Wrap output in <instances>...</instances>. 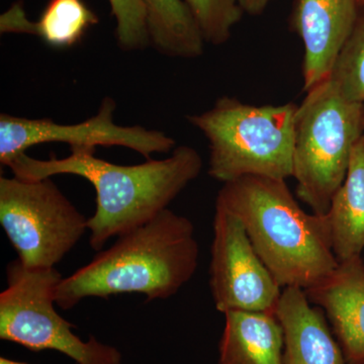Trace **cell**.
Returning <instances> with one entry per match:
<instances>
[{"instance_id": "1", "label": "cell", "mask_w": 364, "mask_h": 364, "mask_svg": "<svg viewBox=\"0 0 364 364\" xmlns=\"http://www.w3.org/2000/svg\"><path fill=\"white\" fill-rule=\"evenodd\" d=\"M95 151L71 150L66 158L51 155L41 160L26 153L7 163L18 178H52L60 174L82 177L97 193V210L88 219L90 244L102 250L109 239L147 224L168 208L191 181L200 176L203 158L195 148L182 145L165 159L136 165H119L95 157Z\"/></svg>"}, {"instance_id": "2", "label": "cell", "mask_w": 364, "mask_h": 364, "mask_svg": "<svg viewBox=\"0 0 364 364\" xmlns=\"http://www.w3.org/2000/svg\"><path fill=\"white\" fill-rule=\"evenodd\" d=\"M198 259L195 225L166 208L63 277L56 305L70 310L82 299L123 294H144L148 301L167 299L193 279Z\"/></svg>"}, {"instance_id": "3", "label": "cell", "mask_w": 364, "mask_h": 364, "mask_svg": "<svg viewBox=\"0 0 364 364\" xmlns=\"http://www.w3.org/2000/svg\"><path fill=\"white\" fill-rule=\"evenodd\" d=\"M217 205L241 220L256 252L282 287L310 289L338 267L324 215L299 207L284 179L226 182Z\"/></svg>"}, {"instance_id": "4", "label": "cell", "mask_w": 364, "mask_h": 364, "mask_svg": "<svg viewBox=\"0 0 364 364\" xmlns=\"http://www.w3.org/2000/svg\"><path fill=\"white\" fill-rule=\"evenodd\" d=\"M298 105H253L222 97L212 109L189 116L208 141L210 176L223 183L249 176L293 177Z\"/></svg>"}, {"instance_id": "5", "label": "cell", "mask_w": 364, "mask_h": 364, "mask_svg": "<svg viewBox=\"0 0 364 364\" xmlns=\"http://www.w3.org/2000/svg\"><path fill=\"white\" fill-rule=\"evenodd\" d=\"M306 93L294 123L293 177L299 200L324 215L364 134V104L345 100L329 78Z\"/></svg>"}, {"instance_id": "6", "label": "cell", "mask_w": 364, "mask_h": 364, "mask_svg": "<svg viewBox=\"0 0 364 364\" xmlns=\"http://www.w3.org/2000/svg\"><path fill=\"white\" fill-rule=\"evenodd\" d=\"M6 275L7 287L0 294V339L32 351L61 352L77 364H122L119 349L93 336L83 341L57 312L56 289L63 277L56 268L33 269L16 259Z\"/></svg>"}, {"instance_id": "7", "label": "cell", "mask_w": 364, "mask_h": 364, "mask_svg": "<svg viewBox=\"0 0 364 364\" xmlns=\"http://www.w3.org/2000/svg\"><path fill=\"white\" fill-rule=\"evenodd\" d=\"M0 224L18 260L33 269L55 268L88 230L51 178L0 177Z\"/></svg>"}, {"instance_id": "8", "label": "cell", "mask_w": 364, "mask_h": 364, "mask_svg": "<svg viewBox=\"0 0 364 364\" xmlns=\"http://www.w3.org/2000/svg\"><path fill=\"white\" fill-rule=\"evenodd\" d=\"M116 109V102L112 97H105L95 116L75 124L1 114L0 163L6 166L14 157L33 146L46 143L67 144L71 150L95 151L98 146H119L136 151L147 160L152 159L155 153H169L176 149V141L164 132L114 124Z\"/></svg>"}, {"instance_id": "9", "label": "cell", "mask_w": 364, "mask_h": 364, "mask_svg": "<svg viewBox=\"0 0 364 364\" xmlns=\"http://www.w3.org/2000/svg\"><path fill=\"white\" fill-rule=\"evenodd\" d=\"M210 286L215 309L277 313L282 289L251 243L243 223L215 203Z\"/></svg>"}, {"instance_id": "10", "label": "cell", "mask_w": 364, "mask_h": 364, "mask_svg": "<svg viewBox=\"0 0 364 364\" xmlns=\"http://www.w3.org/2000/svg\"><path fill=\"white\" fill-rule=\"evenodd\" d=\"M360 9L358 0H294L289 25L303 41L305 92L331 75Z\"/></svg>"}, {"instance_id": "11", "label": "cell", "mask_w": 364, "mask_h": 364, "mask_svg": "<svg viewBox=\"0 0 364 364\" xmlns=\"http://www.w3.org/2000/svg\"><path fill=\"white\" fill-rule=\"evenodd\" d=\"M309 301L324 311L348 364H364V258L340 262L306 289Z\"/></svg>"}, {"instance_id": "12", "label": "cell", "mask_w": 364, "mask_h": 364, "mask_svg": "<svg viewBox=\"0 0 364 364\" xmlns=\"http://www.w3.org/2000/svg\"><path fill=\"white\" fill-rule=\"evenodd\" d=\"M277 316L284 332V364H348L324 311L304 289L284 287Z\"/></svg>"}, {"instance_id": "13", "label": "cell", "mask_w": 364, "mask_h": 364, "mask_svg": "<svg viewBox=\"0 0 364 364\" xmlns=\"http://www.w3.org/2000/svg\"><path fill=\"white\" fill-rule=\"evenodd\" d=\"M219 364H284V332L277 313L229 311Z\"/></svg>"}, {"instance_id": "14", "label": "cell", "mask_w": 364, "mask_h": 364, "mask_svg": "<svg viewBox=\"0 0 364 364\" xmlns=\"http://www.w3.org/2000/svg\"><path fill=\"white\" fill-rule=\"evenodd\" d=\"M338 262L364 254V134L352 150L348 171L324 215Z\"/></svg>"}, {"instance_id": "15", "label": "cell", "mask_w": 364, "mask_h": 364, "mask_svg": "<svg viewBox=\"0 0 364 364\" xmlns=\"http://www.w3.org/2000/svg\"><path fill=\"white\" fill-rule=\"evenodd\" d=\"M150 44L171 58L202 56L205 40L184 0H142Z\"/></svg>"}, {"instance_id": "16", "label": "cell", "mask_w": 364, "mask_h": 364, "mask_svg": "<svg viewBox=\"0 0 364 364\" xmlns=\"http://www.w3.org/2000/svg\"><path fill=\"white\" fill-rule=\"evenodd\" d=\"M98 18L83 0H50L38 21H28L26 33L51 47L63 49L77 44Z\"/></svg>"}, {"instance_id": "17", "label": "cell", "mask_w": 364, "mask_h": 364, "mask_svg": "<svg viewBox=\"0 0 364 364\" xmlns=\"http://www.w3.org/2000/svg\"><path fill=\"white\" fill-rule=\"evenodd\" d=\"M329 79L345 100L364 104V6Z\"/></svg>"}, {"instance_id": "18", "label": "cell", "mask_w": 364, "mask_h": 364, "mask_svg": "<svg viewBox=\"0 0 364 364\" xmlns=\"http://www.w3.org/2000/svg\"><path fill=\"white\" fill-rule=\"evenodd\" d=\"M200 28L205 43L221 46L240 23L244 11L237 0H184Z\"/></svg>"}, {"instance_id": "19", "label": "cell", "mask_w": 364, "mask_h": 364, "mask_svg": "<svg viewBox=\"0 0 364 364\" xmlns=\"http://www.w3.org/2000/svg\"><path fill=\"white\" fill-rule=\"evenodd\" d=\"M116 18L117 45L127 52L139 51L150 45L147 16L142 0H109Z\"/></svg>"}, {"instance_id": "20", "label": "cell", "mask_w": 364, "mask_h": 364, "mask_svg": "<svg viewBox=\"0 0 364 364\" xmlns=\"http://www.w3.org/2000/svg\"><path fill=\"white\" fill-rule=\"evenodd\" d=\"M237 1H238L241 9H243L244 14L256 16L264 13L268 4L272 0H237Z\"/></svg>"}, {"instance_id": "21", "label": "cell", "mask_w": 364, "mask_h": 364, "mask_svg": "<svg viewBox=\"0 0 364 364\" xmlns=\"http://www.w3.org/2000/svg\"><path fill=\"white\" fill-rule=\"evenodd\" d=\"M0 364H28V363H20V361L11 360V359L1 358H0Z\"/></svg>"}, {"instance_id": "22", "label": "cell", "mask_w": 364, "mask_h": 364, "mask_svg": "<svg viewBox=\"0 0 364 364\" xmlns=\"http://www.w3.org/2000/svg\"><path fill=\"white\" fill-rule=\"evenodd\" d=\"M358 4L360 6H364V0H358Z\"/></svg>"}, {"instance_id": "23", "label": "cell", "mask_w": 364, "mask_h": 364, "mask_svg": "<svg viewBox=\"0 0 364 364\" xmlns=\"http://www.w3.org/2000/svg\"><path fill=\"white\" fill-rule=\"evenodd\" d=\"M364 258V257H363Z\"/></svg>"}]
</instances>
